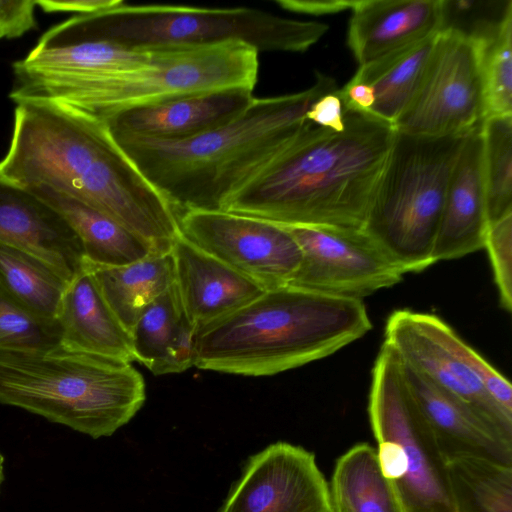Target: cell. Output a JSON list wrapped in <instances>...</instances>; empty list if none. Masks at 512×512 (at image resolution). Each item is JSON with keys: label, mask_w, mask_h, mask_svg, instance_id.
Segmentation results:
<instances>
[{"label": "cell", "mask_w": 512, "mask_h": 512, "mask_svg": "<svg viewBox=\"0 0 512 512\" xmlns=\"http://www.w3.org/2000/svg\"><path fill=\"white\" fill-rule=\"evenodd\" d=\"M0 174L23 187L48 186L171 251L178 215L112 138L104 122L59 105L17 104Z\"/></svg>", "instance_id": "1"}, {"label": "cell", "mask_w": 512, "mask_h": 512, "mask_svg": "<svg viewBox=\"0 0 512 512\" xmlns=\"http://www.w3.org/2000/svg\"><path fill=\"white\" fill-rule=\"evenodd\" d=\"M344 113L342 132L311 124L223 211L281 226L362 229L395 129L370 114Z\"/></svg>", "instance_id": "2"}, {"label": "cell", "mask_w": 512, "mask_h": 512, "mask_svg": "<svg viewBox=\"0 0 512 512\" xmlns=\"http://www.w3.org/2000/svg\"><path fill=\"white\" fill-rule=\"evenodd\" d=\"M336 89L334 79L317 73L310 88L254 97L230 123L189 139L111 136L178 217L187 211H223L313 124L306 119L311 105Z\"/></svg>", "instance_id": "3"}, {"label": "cell", "mask_w": 512, "mask_h": 512, "mask_svg": "<svg viewBox=\"0 0 512 512\" xmlns=\"http://www.w3.org/2000/svg\"><path fill=\"white\" fill-rule=\"evenodd\" d=\"M371 328L362 300L286 284L199 328L193 366L270 376L325 358Z\"/></svg>", "instance_id": "4"}, {"label": "cell", "mask_w": 512, "mask_h": 512, "mask_svg": "<svg viewBox=\"0 0 512 512\" xmlns=\"http://www.w3.org/2000/svg\"><path fill=\"white\" fill-rule=\"evenodd\" d=\"M146 399L143 376L129 362L72 352L0 351V403L93 439L126 425Z\"/></svg>", "instance_id": "5"}, {"label": "cell", "mask_w": 512, "mask_h": 512, "mask_svg": "<svg viewBox=\"0 0 512 512\" xmlns=\"http://www.w3.org/2000/svg\"><path fill=\"white\" fill-rule=\"evenodd\" d=\"M143 65L41 85L10 96L16 104L49 102L104 122L120 112L191 94L228 88L254 90L259 52L242 42L148 49Z\"/></svg>", "instance_id": "6"}, {"label": "cell", "mask_w": 512, "mask_h": 512, "mask_svg": "<svg viewBox=\"0 0 512 512\" xmlns=\"http://www.w3.org/2000/svg\"><path fill=\"white\" fill-rule=\"evenodd\" d=\"M72 19L91 36L135 50L242 42L258 52L303 53L329 30L325 23L256 8L130 5L122 0Z\"/></svg>", "instance_id": "7"}, {"label": "cell", "mask_w": 512, "mask_h": 512, "mask_svg": "<svg viewBox=\"0 0 512 512\" xmlns=\"http://www.w3.org/2000/svg\"><path fill=\"white\" fill-rule=\"evenodd\" d=\"M468 134L428 137L395 130L362 229L404 273L420 272L434 264L433 248L447 188Z\"/></svg>", "instance_id": "8"}, {"label": "cell", "mask_w": 512, "mask_h": 512, "mask_svg": "<svg viewBox=\"0 0 512 512\" xmlns=\"http://www.w3.org/2000/svg\"><path fill=\"white\" fill-rule=\"evenodd\" d=\"M368 414L376 453L407 512H454L444 461L408 384L383 342L372 369Z\"/></svg>", "instance_id": "9"}, {"label": "cell", "mask_w": 512, "mask_h": 512, "mask_svg": "<svg viewBox=\"0 0 512 512\" xmlns=\"http://www.w3.org/2000/svg\"><path fill=\"white\" fill-rule=\"evenodd\" d=\"M384 337L404 365L469 404L512 440L510 382L444 320L396 310L387 319Z\"/></svg>", "instance_id": "10"}, {"label": "cell", "mask_w": 512, "mask_h": 512, "mask_svg": "<svg viewBox=\"0 0 512 512\" xmlns=\"http://www.w3.org/2000/svg\"><path fill=\"white\" fill-rule=\"evenodd\" d=\"M484 119L482 37L447 26L437 34L420 85L394 129L428 137L465 135Z\"/></svg>", "instance_id": "11"}, {"label": "cell", "mask_w": 512, "mask_h": 512, "mask_svg": "<svg viewBox=\"0 0 512 512\" xmlns=\"http://www.w3.org/2000/svg\"><path fill=\"white\" fill-rule=\"evenodd\" d=\"M285 227L302 253L290 285L362 300L403 279L400 266L361 228Z\"/></svg>", "instance_id": "12"}, {"label": "cell", "mask_w": 512, "mask_h": 512, "mask_svg": "<svg viewBox=\"0 0 512 512\" xmlns=\"http://www.w3.org/2000/svg\"><path fill=\"white\" fill-rule=\"evenodd\" d=\"M181 235L264 289L289 284L302 253L285 226L227 211H187Z\"/></svg>", "instance_id": "13"}, {"label": "cell", "mask_w": 512, "mask_h": 512, "mask_svg": "<svg viewBox=\"0 0 512 512\" xmlns=\"http://www.w3.org/2000/svg\"><path fill=\"white\" fill-rule=\"evenodd\" d=\"M218 512H331L315 455L284 441L251 455Z\"/></svg>", "instance_id": "14"}, {"label": "cell", "mask_w": 512, "mask_h": 512, "mask_svg": "<svg viewBox=\"0 0 512 512\" xmlns=\"http://www.w3.org/2000/svg\"><path fill=\"white\" fill-rule=\"evenodd\" d=\"M253 99V89L228 88L133 108L104 123L112 136L184 140L230 123Z\"/></svg>", "instance_id": "15"}, {"label": "cell", "mask_w": 512, "mask_h": 512, "mask_svg": "<svg viewBox=\"0 0 512 512\" xmlns=\"http://www.w3.org/2000/svg\"><path fill=\"white\" fill-rule=\"evenodd\" d=\"M0 243L34 254L67 281L83 269L82 243L66 220L31 190L1 174Z\"/></svg>", "instance_id": "16"}, {"label": "cell", "mask_w": 512, "mask_h": 512, "mask_svg": "<svg viewBox=\"0 0 512 512\" xmlns=\"http://www.w3.org/2000/svg\"><path fill=\"white\" fill-rule=\"evenodd\" d=\"M347 45L359 66L437 35L448 25L446 0H357Z\"/></svg>", "instance_id": "17"}, {"label": "cell", "mask_w": 512, "mask_h": 512, "mask_svg": "<svg viewBox=\"0 0 512 512\" xmlns=\"http://www.w3.org/2000/svg\"><path fill=\"white\" fill-rule=\"evenodd\" d=\"M403 368L446 463L476 457L512 466V440L463 400L404 364Z\"/></svg>", "instance_id": "18"}, {"label": "cell", "mask_w": 512, "mask_h": 512, "mask_svg": "<svg viewBox=\"0 0 512 512\" xmlns=\"http://www.w3.org/2000/svg\"><path fill=\"white\" fill-rule=\"evenodd\" d=\"M171 254L176 288L197 330L246 305L266 290L189 242L181 233L172 245Z\"/></svg>", "instance_id": "19"}, {"label": "cell", "mask_w": 512, "mask_h": 512, "mask_svg": "<svg viewBox=\"0 0 512 512\" xmlns=\"http://www.w3.org/2000/svg\"><path fill=\"white\" fill-rule=\"evenodd\" d=\"M480 128L467 135L454 165L433 248L434 263L484 248L489 223Z\"/></svg>", "instance_id": "20"}, {"label": "cell", "mask_w": 512, "mask_h": 512, "mask_svg": "<svg viewBox=\"0 0 512 512\" xmlns=\"http://www.w3.org/2000/svg\"><path fill=\"white\" fill-rule=\"evenodd\" d=\"M55 319L61 348L129 363L135 361L130 332L112 312L84 265L68 282Z\"/></svg>", "instance_id": "21"}, {"label": "cell", "mask_w": 512, "mask_h": 512, "mask_svg": "<svg viewBox=\"0 0 512 512\" xmlns=\"http://www.w3.org/2000/svg\"><path fill=\"white\" fill-rule=\"evenodd\" d=\"M196 331L174 282L143 310L130 331L135 361L155 375L181 373L193 366Z\"/></svg>", "instance_id": "22"}, {"label": "cell", "mask_w": 512, "mask_h": 512, "mask_svg": "<svg viewBox=\"0 0 512 512\" xmlns=\"http://www.w3.org/2000/svg\"><path fill=\"white\" fill-rule=\"evenodd\" d=\"M27 188L66 220L82 243L85 259L94 264L122 266L160 253L145 239L72 196L44 185Z\"/></svg>", "instance_id": "23"}, {"label": "cell", "mask_w": 512, "mask_h": 512, "mask_svg": "<svg viewBox=\"0 0 512 512\" xmlns=\"http://www.w3.org/2000/svg\"><path fill=\"white\" fill-rule=\"evenodd\" d=\"M83 265L129 332L143 310L175 282L171 251L155 253L122 266L98 265L86 259Z\"/></svg>", "instance_id": "24"}, {"label": "cell", "mask_w": 512, "mask_h": 512, "mask_svg": "<svg viewBox=\"0 0 512 512\" xmlns=\"http://www.w3.org/2000/svg\"><path fill=\"white\" fill-rule=\"evenodd\" d=\"M328 492L331 512H407L382 472L376 449L367 443L337 459Z\"/></svg>", "instance_id": "25"}, {"label": "cell", "mask_w": 512, "mask_h": 512, "mask_svg": "<svg viewBox=\"0 0 512 512\" xmlns=\"http://www.w3.org/2000/svg\"><path fill=\"white\" fill-rule=\"evenodd\" d=\"M436 36L359 66L352 78L370 85L373 90L370 115L394 127L420 85Z\"/></svg>", "instance_id": "26"}, {"label": "cell", "mask_w": 512, "mask_h": 512, "mask_svg": "<svg viewBox=\"0 0 512 512\" xmlns=\"http://www.w3.org/2000/svg\"><path fill=\"white\" fill-rule=\"evenodd\" d=\"M68 282L34 254L0 243V289L30 312L56 320Z\"/></svg>", "instance_id": "27"}, {"label": "cell", "mask_w": 512, "mask_h": 512, "mask_svg": "<svg viewBox=\"0 0 512 512\" xmlns=\"http://www.w3.org/2000/svg\"><path fill=\"white\" fill-rule=\"evenodd\" d=\"M446 471L454 512H512V466L462 457Z\"/></svg>", "instance_id": "28"}, {"label": "cell", "mask_w": 512, "mask_h": 512, "mask_svg": "<svg viewBox=\"0 0 512 512\" xmlns=\"http://www.w3.org/2000/svg\"><path fill=\"white\" fill-rule=\"evenodd\" d=\"M488 223L512 213V115L490 116L480 128Z\"/></svg>", "instance_id": "29"}, {"label": "cell", "mask_w": 512, "mask_h": 512, "mask_svg": "<svg viewBox=\"0 0 512 512\" xmlns=\"http://www.w3.org/2000/svg\"><path fill=\"white\" fill-rule=\"evenodd\" d=\"M482 76L485 118L512 115V1L483 30Z\"/></svg>", "instance_id": "30"}, {"label": "cell", "mask_w": 512, "mask_h": 512, "mask_svg": "<svg viewBox=\"0 0 512 512\" xmlns=\"http://www.w3.org/2000/svg\"><path fill=\"white\" fill-rule=\"evenodd\" d=\"M59 346L56 320L30 312L0 289V351H49Z\"/></svg>", "instance_id": "31"}, {"label": "cell", "mask_w": 512, "mask_h": 512, "mask_svg": "<svg viewBox=\"0 0 512 512\" xmlns=\"http://www.w3.org/2000/svg\"><path fill=\"white\" fill-rule=\"evenodd\" d=\"M487 249L501 306L512 310V213L488 224Z\"/></svg>", "instance_id": "32"}, {"label": "cell", "mask_w": 512, "mask_h": 512, "mask_svg": "<svg viewBox=\"0 0 512 512\" xmlns=\"http://www.w3.org/2000/svg\"><path fill=\"white\" fill-rule=\"evenodd\" d=\"M34 0H0V39L15 38L35 24Z\"/></svg>", "instance_id": "33"}, {"label": "cell", "mask_w": 512, "mask_h": 512, "mask_svg": "<svg viewBox=\"0 0 512 512\" xmlns=\"http://www.w3.org/2000/svg\"><path fill=\"white\" fill-rule=\"evenodd\" d=\"M338 88L319 97L306 113V119L316 126L333 132L345 128V113Z\"/></svg>", "instance_id": "34"}, {"label": "cell", "mask_w": 512, "mask_h": 512, "mask_svg": "<svg viewBox=\"0 0 512 512\" xmlns=\"http://www.w3.org/2000/svg\"><path fill=\"white\" fill-rule=\"evenodd\" d=\"M282 9L294 13L309 15H324L339 13L344 10H352L356 0H276Z\"/></svg>", "instance_id": "35"}, {"label": "cell", "mask_w": 512, "mask_h": 512, "mask_svg": "<svg viewBox=\"0 0 512 512\" xmlns=\"http://www.w3.org/2000/svg\"><path fill=\"white\" fill-rule=\"evenodd\" d=\"M344 110L369 114L374 104V93L370 85L351 78L337 90Z\"/></svg>", "instance_id": "36"}, {"label": "cell", "mask_w": 512, "mask_h": 512, "mask_svg": "<svg viewBox=\"0 0 512 512\" xmlns=\"http://www.w3.org/2000/svg\"><path fill=\"white\" fill-rule=\"evenodd\" d=\"M118 0H36L45 12L93 13L113 6Z\"/></svg>", "instance_id": "37"}, {"label": "cell", "mask_w": 512, "mask_h": 512, "mask_svg": "<svg viewBox=\"0 0 512 512\" xmlns=\"http://www.w3.org/2000/svg\"><path fill=\"white\" fill-rule=\"evenodd\" d=\"M4 461H5L4 456L0 452V490H1V485L3 483V480H4Z\"/></svg>", "instance_id": "38"}]
</instances>
